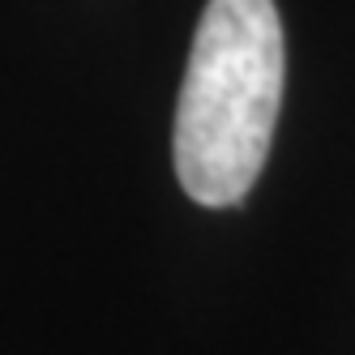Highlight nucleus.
Listing matches in <instances>:
<instances>
[{"mask_svg":"<svg viewBox=\"0 0 355 355\" xmlns=\"http://www.w3.org/2000/svg\"><path fill=\"white\" fill-rule=\"evenodd\" d=\"M274 0H210L175 103V175L197 206H240L266 167L283 107Z\"/></svg>","mask_w":355,"mask_h":355,"instance_id":"f257e3e1","label":"nucleus"}]
</instances>
